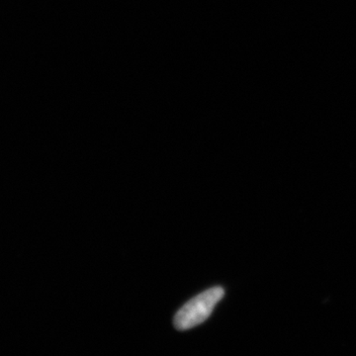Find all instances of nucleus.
Returning <instances> with one entry per match:
<instances>
[{"instance_id":"f257e3e1","label":"nucleus","mask_w":356,"mask_h":356,"mask_svg":"<svg viewBox=\"0 0 356 356\" xmlns=\"http://www.w3.org/2000/svg\"><path fill=\"white\" fill-rule=\"evenodd\" d=\"M224 294L222 287L211 288L187 302L175 315L173 321L175 327L179 331H186L202 324L209 318L215 306L224 297Z\"/></svg>"}]
</instances>
